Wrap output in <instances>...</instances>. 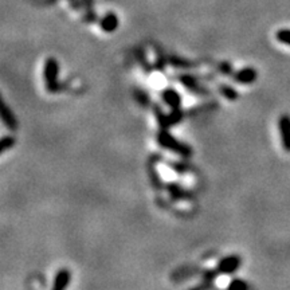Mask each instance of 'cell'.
<instances>
[{"instance_id":"6da1fadb","label":"cell","mask_w":290,"mask_h":290,"mask_svg":"<svg viewBox=\"0 0 290 290\" xmlns=\"http://www.w3.org/2000/svg\"><path fill=\"white\" fill-rule=\"evenodd\" d=\"M157 143L162 148L174 152V153H177L181 157H189V156L192 155V149H191L188 144L180 143L175 136H172L168 132V129H162L158 132Z\"/></svg>"},{"instance_id":"7a4b0ae2","label":"cell","mask_w":290,"mask_h":290,"mask_svg":"<svg viewBox=\"0 0 290 290\" xmlns=\"http://www.w3.org/2000/svg\"><path fill=\"white\" fill-rule=\"evenodd\" d=\"M59 63L55 58H47L43 68V78H45V85L47 91L50 93H57L60 89L59 81Z\"/></svg>"},{"instance_id":"3957f363","label":"cell","mask_w":290,"mask_h":290,"mask_svg":"<svg viewBox=\"0 0 290 290\" xmlns=\"http://www.w3.org/2000/svg\"><path fill=\"white\" fill-rule=\"evenodd\" d=\"M241 264V256L237 255V254H233V255L224 256V258L219 261L218 265H216V271L220 273V274H233L239 269Z\"/></svg>"},{"instance_id":"277c9868","label":"cell","mask_w":290,"mask_h":290,"mask_svg":"<svg viewBox=\"0 0 290 290\" xmlns=\"http://www.w3.org/2000/svg\"><path fill=\"white\" fill-rule=\"evenodd\" d=\"M278 129L283 149L286 152H290V116L283 114V116L279 117Z\"/></svg>"},{"instance_id":"5b68a950","label":"cell","mask_w":290,"mask_h":290,"mask_svg":"<svg viewBox=\"0 0 290 290\" xmlns=\"http://www.w3.org/2000/svg\"><path fill=\"white\" fill-rule=\"evenodd\" d=\"M234 81L238 83H242V85H250V83H254L258 78V74H256L255 69L252 68H245L238 70L235 74L233 76Z\"/></svg>"},{"instance_id":"8992f818","label":"cell","mask_w":290,"mask_h":290,"mask_svg":"<svg viewBox=\"0 0 290 290\" xmlns=\"http://www.w3.org/2000/svg\"><path fill=\"white\" fill-rule=\"evenodd\" d=\"M162 98L163 101L166 102L171 109H179V108H181V95L175 89H171V87L164 89L162 93Z\"/></svg>"},{"instance_id":"52a82bcc","label":"cell","mask_w":290,"mask_h":290,"mask_svg":"<svg viewBox=\"0 0 290 290\" xmlns=\"http://www.w3.org/2000/svg\"><path fill=\"white\" fill-rule=\"evenodd\" d=\"M2 120H3V124L10 131H16L18 129V120H16L15 114L4 101H2Z\"/></svg>"},{"instance_id":"ba28073f","label":"cell","mask_w":290,"mask_h":290,"mask_svg":"<svg viewBox=\"0 0 290 290\" xmlns=\"http://www.w3.org/2000/svg\"><path fill=\"white\" fill-rule=\"evenodd\" d=\"M70 282H72V273H70L68 269H60L57 274H55V277H54L53 289L54 290L66 289V287L70 285Z\"/></svg>"},{"instance_id":"9c48e42d","label":"cell","mask_w":290,"mask_h":290,"mask_svg":"<svg viewBox=\"0 0 290 290\" xmlns=\"http://www.w3.org/2000/svg\"><path fill=\"white\" fill-rule=\"evenodd\" d=\"M180 82L184 85L188 90L194 91V93H199V94H204V93H207V90L204 89V86H202L199 82H198V79L194 78L191 76H181L180 78Z\"/></svg>"},{"instance_id":"30bf717a","label":"cell","mask_w":290,"mask_h":290,"mask_svg":"<svg viewBox=\"0 0 290 290\" xmlns=\"http://www.w3.org/2000/svg\"><path fill=\"white\" fill-rule=\"evenodd\" d=\"M100 26L105 33H113L118 27V19H117V16L114 14H108V15L102 18Z\"/></svg>"},{"instance_id":"8fae6325","label":"cell","mask_w":290,"mask_h":290,"mask_svg":"<svg viewBox=\"0 0 290 290\" xmlns=\"http://www.w3.org/2000/svg\"><path fill=\"white\" fill-rule=\"evenodd\" d=\"M168 192H170L171 198L172 199H187V198H189V192H187L181 185L179 184H175V183H172V184H168Z\"/></svg>"},{"instance_id":"7c38bea8","label":"cell","mask_w":290,"mask_h":290,"mask_svg":"<svg viewBox=\"0 0 290 290\" xmlns=\"http://www.w3.org/2000/svg\"><path fill=\"white\" fill-rule=\"evenodd\" d=\"M219 90L222 93V95L227 100H230V101H235L238 100V91L235 89H233L231 86H227V85H220L219 86Z\"/></svg>"},{"instance_id":"4fadbf2b","label":"cell","mask_w":290,"mask_h":290,"mask_svg":"<svg viewBox=\"0 0 290 290\" xmlns=\"http://www.w3.org/2000/svg\"><path fill=\"white\" fill-rule=\"evenodd\" d=\"M155 114H156V117H157V122H158V125H160V128L162 129L170 128L171 126L170 117L167 116V114L163 113L162 110L158 109L157 106H155Z\"/></svg>"},{"instance_id":"5bb4252c","label":"cell","mask_w":290,"mask_h":290,"mask_svg":"<svg viewBox=\"0 0 290 290\" xmlns=\"http://www.w3.org/2000/svg\"><path fill=\"white\" fill-rule=\"evenodd\" d=\"M227 287L230 290H245V289H249V285L241 278H234L231 279L230 283L227 285Z\"/></svg>"},{"instance_id":"9a60e30c","label":"cell","mask_w":290,"mask_h":290,"mask_svg":"<svg viewBox=\"0 0 290 290\" xmlns=\"http://www.w3.org/2000/svg\"><path fill=\"white\" fill-rule=\"evenodd\" d=\"M275 38H277V41L278 42H281L282 45L290 46V30H287V28H283V30L277 31V34H275Z\"/></svg>"},{"instance_id":"2e32d148","label":"cell","mask_w":290,"mask_h":290,"mask_svg":"<svg viewBox=\"0 0 290 290\" xmlns=\"http://www.w3.org/2000/svg\"><path fill=\"white\" fill-rule=\"evenodd\" d=\"M14 145H15V137H12V136H4L3 139H2V144H0V152L4 153L8 148H12Z\"/></svg>"},{"instance_id":"e0dca14e","label":"cell","mask_w":290,"mask_h":290,"mask_svg":"<svg viewBox=\"0 0 290 290\" xmlns=\"http://www.w3.org/2000/svg\"><path fill=\"white\" fill-rule=\"evenodd\" d=\"M183 110H181V108H179V109H172V112H171V114L168 117H170V124L171 125H176L179 124L181 120H183Z\"/></svg>"},{"instance_id":"ac0fdd59","label":"cell","mask_w":290,"mask_h":290,"mask_svg":"<svg viewBox=\"0 0 290 290\" xmlns=\"http://www.w3.org/2000/svg\"><path fill=\"white\" fill-rule=\"evenodd\" d=\"M220 70H222V73H226V74H229V73H231V65L230 63H222L220 65Z\"/></svg>"}]
</instances>
